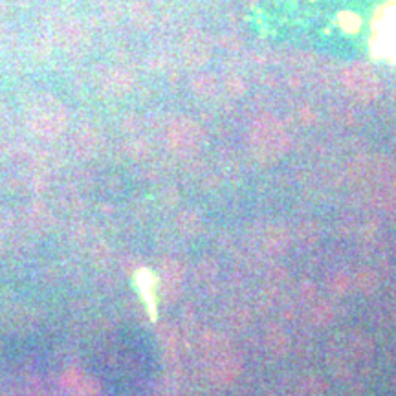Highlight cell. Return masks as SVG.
<instances>
[{
	"mask_svg": "<svg viewBox=\"0 0 396 396\" xmlns=\"http://www.w3.org/2000/svg\"><path fill=\"white\" fill-rule=\"evenodd\" d=\"M373 204L383 209H396V163L391 160H376L358 175Z\"/></svg>",
	"mask_w": 396,
	"mask_h": 396,
	"instance_id": "obj_1",
	"label": "cell"
},
{
	"mask_svg": "<svg viewBox=\"0 0 396 396\" xmlns=\"http://www.w3.org/2000/svg\"><path fill=\"white\" fill-rule=\"evenodd\" d=\"M250 145L260 162L270 163L281 158L288 150L290 140L281 121L272 116H260L251 125Z\"/></svg>",
	"mask_w": 396,
	"mask_h": 396,
	"instance_id": "obj_2",
	"label": "cell"
},
{
	"mask_svg": "<svg viewBox=\"0 0 396 396\" xmlns=\"http://www.w3.org/2000/svg\"><path fill=\"white\" fill-rule=\"evenodd\" d=\"M343 83L352 96L363 101H370L380 94V79L370 66L363 62L351 65L343 74Z\"/></svg>",
	"mask_w": 396,
	"mask_h": 396,
	"instance_id": "obj_3",
	"label": "cell"
},
{
	"mask_svg": "<svg viewBox=\"0 0 396 396\" xmlns=\"http://www.w3.org/2000/svg\"><path fill=\"white\" fill-rule=\"evenodd\" d=\"M175 138V145L180 150H187V153H194L200 145V140H202V131L198 127L194 121H182L178 125V128L172 134Z\"/></svg>",
	"mask_w": 396,
	"mask_h": 396,
	"instance_id": "obj_4",
	"label": "cell"
},
{
	"mask_svg": "<svg viewBox=\"0 0 396 396\" xmlns=\"http://www.w3.org/2000/svg\"><path fill=\"white\" fill-rule=\"evenodd\" d=\"M358 286H360L363 292H373L376 286H378V279L369 270H363V272L358 273Z\"/></svg>",
	"mask_w": 396,
	"mask_h": 396,
	"instance_id": "obj_5",
	"label": "cell"
},
{
	"mask_svg": "<svg viewBox=\"0 0 396 396\" xmlns=\"http://www.w3.org/2000/svg\"><path fill=\"white\" fill-rule=\"evenodd\" d=\"M392 312H395V319H396V294H395V307H392Z\"/></svg>",
	"mask_w": 396,
	"mask_h": 396,
	"instance_id": "obj_6",
	"label": "cell"
}]
</instances>
